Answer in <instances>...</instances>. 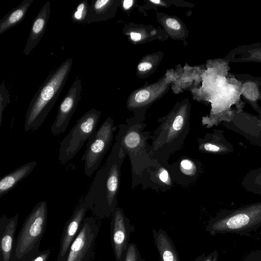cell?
<instances>
[{"label": "cell", "mask_w": 261, "mask_h": 261, "mask_svg": "<svg viewBox=\"0 0 261 261\" xmlns=\"http://www.w3.org/2000/svg\"><path fill=\"white\" fill-rule=\"evenodd\" d=\"M216 259H217V258H216V259H214L213 260H211V259H208V260H206V261H216Z\"/></svg>", "instance_id": "30"}, {"label": "cell", "mask_w": 261, "mask_h": 261, "mask_svg": "<svg viewBox=\"0 0 261 261\" xmlns=\"http://www.w3.org/2000/svg\"><path fill=\"white\" fill-rule=\"evenodd\" d=\"M47 212L45 201L38 202L33 208L15 240L12 261H29L40 252L41 241L46 229Z\"/></svg>", "instance_id": "3"}, {"label": "cell", "mask_w": 261, "mask_h": 261, "mask_svg": "<svg viewBox=\"0 0 261 261\" xmlns=\"http://www.w3.org/2000/svg\"><path fill=\"white\" fill-rule=\"evenodd\" d=\"M189 126H187L185 118L177 115L172 121H167L159 126L152 137V144L150 146L152 155L170 154L182 144L188 133Z\"/></svg>", "instance_id": "7"}, {"label": "cell", "mask_w": 261, "mask_h": 261, "mask_svg": "<svg viewBox=\"0 0 261 261\" xmlns=\"http://www.w3.org/2000/svg\"><path fill=\"white\" fill-rule=\"evenodd\" d=\"M130 37L134 41H139L141 38V35L138 33L132 32L130 33Z\"/></svg>", "instance_id": "27"}, {"label": "cell", "mask_w": 261, "mask_h": 261, "mask_svg": "<svg viewBox=\"0 0 261 261\" xmlns=\"http://www.w3.org/2000/svg\"><path fill=\"white\" fill-rule=\"evenodd\" d=\"M134 1L132 0H125L123 2V7L125 9H129L133 5Z\"/></svg>", "instance_id": "28"}, {"label": "cell", "mask_w": 261, "mask_h": 261, "mask_svg": "<svg viewBox=\"0 0 261 261\" xmlns=\"http://www.w3.org/2000/svg\"><path fill=\"white\" fill-rule=\"evenodd\" d=\"M90 4L87 0L80 1L74 10L71 14L72 20L80 24H87Z\"/></svg>", "instance_id": "17"}, {"label": "cell", "mask_w": 261, "mask_h": 261, "mask_svg": "<svg viewBox=\"0 0 261 261\" xmlns=\"http://www.w3.org/2000/svg\"><path fill=\"white\" fill-rule=\"evenodd\" d=\"M163 257L164 261L173 260V255L172 253L169 251H165L163 253Z\"/></svg>", "instance_id": "26"}, {"label": "cell", "mask_w": 261, "mask_h": 261, "mask_svg": "<svg viewBox=\"0 0 261 261\" xmlns=\"http://www.w3.org/2000/svg\"><path fill=\"white\" fill-rule=\"evenodd\" d=\"M126 153L116 140L103 166L97 171L84 201L97 217H109L116 208L121 167Z\"/></svg>", "instance_id": "1"}, {"label": "cell", "mask_w": 261, "mask_h": 261, "mask_svg": "<svg viewBox=\"0 0 261 261\" xmlns=\"http://www.w3.org/2000/svg\"><path fill=\"white\" fill-rule=\"evenodd\" d=\"M150 1L154 4H159L160 3V1L159 0H150Z\"/></svg>", "instance_id": "29"}, {"label": "cell", "mask_w": 261, "mask_h": 261, "mask_svg": "<svg viewBox=\"0 0 261 261\" xmlns=\"http://www.w3.org/2000/svg\"><path fill=\"white\" fill-rule=\"evenodd\" d=\"M88 210L83 199L75 208L72 215L65 223L56 261H64L72 242L79 232Z\"/></svg>", "instance_id": "11"}, {"label": "cell", "mask_w": 261, "mask_h": 261, "mask_svg": "<svg viewBox=\"0 0 261 261\" xmlns=\"http://www.w3.org/2000/svg\"><path fill=\"white\" fill-rule=\"evenodd\" d=\"M181 166L184 170H187L189 173H190V170L193 171L194 169V164L193 162L188 160H185L181 161Z\"/></svg>", "instance_id": "23"}, {"label": "cell", "mask_w": 261, "mask_h": 261, "mask_svg": "<svg viewBox=\"0 0 261 261\" xmlns=\"http://www.w3.org/2000/svg\"><path fill=\"white\" fill-rule=\"evenodd\" d=\"M82 89V81L76 76L60 104L55 119L50 127L53 135H59L66 130L81 98Z\"/></svg>", "instance_id": "10"}, {"label": "cell", "mask_w": 261, "mask_h": 261, "mask_svg": "<svg viewBox=\"0 0 261 261\" xmlns=\"http://www.w3.org/2000/svg\"><path fill=\"white\" fill-rule=\"evenodd\" d=\"M113 120L108 118L89 138L86 150L82 157L85 175L91 176L100 165L111 145L115 130Z\"/></svg>", "instance_id": "6"}, {"label": "cell", "mask_w": 261, "mask_h": 261, "mask_svg": "<svg viewBox=\"0 0 261 261\" xmlns=\"http://www.w3.org/2000/svg\"><path fill=\"white\" fill-rule=\"evenodd\" d=\"M141 125L130 126L121 125L116 136L125 152L128 154L134 171L137 174L150 163L152 156L150 149H148L147 134L143 132Z\"/></svg>", "instance_id": "5"}, {"label": "cell", "mask_w": 261, "mask_h": 261, "mask_svg": "<svg viewBox=\"0 0 261 261\" xmlns=\"http://www.w3.org/2000/svg\"><path fill=\"white\" fill-rule=\"evenodd\" d=\"M72 62L71 58L66 59L50 72L40 86L25 115V132L36 130L44 122L66 83Z\"/></svg>", "instance_id": "2"}, {"label": "cell", "mask_w": 261, "mask_h": 261, "mask_svg": "<svg viewBox=\"0 0 261 261\" xmlns=\"http://www.w3.org/2000/svg\"><path fill=\"white\" fill-rule=\"evenodd\" d=\"M50 254V249L47 248L43 251H40L35 257L29 261H48Z\"/></svg>", "instance_id": "19"}, {"label": "cell", "mask_w": 261, "mask_h": 261, "mask_svg": "<svg viewBox=\"0 0 261 261\" xmlns=\"http://www.w3.org/2000/svg\"><path fill=\"white\" fill-rule=\"evenodd\" d=\"M243 261H261V249L251 251Z\"/></svg>", "instance_id": "20"}, {"label": "cell", "mask_w": 261, "mask_h": 261, "mask_svg": "<svg viewBox=\"0 0 261 261\" xmlns=\"http://www.w3.org/2000/svg\"><path fill=\"white\" fill-rule=\"evenodd\" d=\"M149 92L147 90H143L138 92L135 95V99L137 102H142L148 99Z\"/></svg>", "instance_id": "21"}, {"label": "cell", "mask_w": 261, "mask_h": 261, "mask_svg": "<svg viewBox=\"0 0 261 261\" xmlns=\"http://www.w3.org/2000/svg\"><path fill=\"white\" fill-rule=\"evenodd\" d=\"M37 164L36 161L30 162L4 176L0 180V197L13 189L18 183L27 177Z\"/></svg>", "instance_id": "14"}, {"label": "cell", "mask_w": 261, "mask_h": 261, "mask_svg": "<svg viewBox=\"0 0 261 261\" xmlns=\"http://www.w3.org/2000/svg\"><path fill=\"white\" fill-rule=\"evenodd\" d=\"M166 24L169 28L179 30L180 28V25L177 21L172 18H169L167 19Z\"/></svg>", "instance_id": "24"}, {"label": "cell", "mask_w": 261, "mask_h": 261, "mask_svg": "<svg viewBox=\"0 0 261 261\" xmlns=\"http://www.w3.org/2000/svg\"><path fill=\"white\" fill-rule=\"evenodd\" d=\"M152 67L151 63L148 62H142L138 65V69L140 71H145L150 69Z\"/></svg>", "instance_id": "25"}, {"label": "cell", "mask_w": 261, "mask_h": 261, "mask_svg": "<svg viewBox=\"0 0 261 261\" xmlns=\"http://www.w3.org/2000/svg\"><path fill=\"white\" fill-rule=\"evenodd\" d=\"M261 226V211H242L231 213L218 218L210 226L211 231L216 233H235L249 236Z\"/></svg>", "instance_id": "8"}, {"label": "cell", "mask_w": 261, "mask_h": 261, "mask_svg": "<svg viewBox=\"0 0 261 261\" xmlns=\"http://www.w3.org/2000/svg\"><path fill=\"white\" fill-rule=\"evenodd\" d=\"M99 228L94 218L85 217L64 261H91Z\"/></svg>", "instance_id": "9"}, {"label": "cell", "mask_w": 261, "mask_h": 261, "mask_svg": "<svg viewBox=\"0 0 261 261\" xmlns=\"http://www.w3.org/2000/svg\"><path fill=\"white\" fill-rule=\"evenodd\" d=\"M101 112L91 109L77 120L69 133L60 142L58 159L64 164L79 152L84 143L96 130Z\"/></svg>", "instance_id": "4"}, {"label": "cell", "mask_w": 261, "mask_h": 261, "mask_svg": "<svg viewBox=\"0 0 261 261\" xmlns=\"http://www.w3.org/2000/svg\"><path fill=\"white\" fill-rule=\"evenodd\" d=\"M50 14V3L47 1L32 22L23 53L27 56L36 46L44 35Z\"/></svg>", "instance_id": "13"}, {"label": "cell", "mask_w": 261, "mask_h": 261, "mask_svg": "<svg viewBox=\"0 0 261 261\" xmlns=\"http://www.w3.org/2000/svg\"><path fill=\"white\" fill-rule=\"evenodd\" d=\"M33 0H23L12 8L0 20V34L20 22L25 17Z\"/></svg>", "instance_id": "15"}, {"label": "cell", "mask_w": 261, "mask_h": 261, "mask_svg": "<svg viewBox=\"0 0 261 261\" xmlns=\"http://www.w3.org/2000/svg\"><path fill=\"white\" fill-rule=\"evenodd\" d=\"M159 177L162 182L168 185L170 184L168 173L165 169H161L159 173Z\"/></svg>", "instance_id": "22"}, {"label": "cell", "mask_w": 261, "mask_h": 261, "mask_svg": "<svg viewBox=\"0 0 261 261\" xmlns=\"http://www.w3.org/2000/svg\"><path fill=\"white\" fill-rule=\"evenodd\" d=\"M10 102V99L9 91L6 89L4 83L2 82L0 86V126L3 120V112Z\"/></svg>", "instance_id": "18"}, {"label": "cell", "mask_w": 261, "mask_h": 261, "mask_svg": "<svg viewBox=\"0 0 261 261\" xmlns=\"http://www.w3.org/2000/svg\"><path fill=\"white\" fill-rule=\"evenodd\" d=\"M111 3L110 0H93L90 4L87 24L105 20L108 17Z\"/></svg>", "instance_id": "16"}, {"label": "cell", "mask_w": 261, "mask_h": 261, "mask_svg": "<svg viewBox=\"0 0 261 261\" xmlns=\"http://www.w3.org/2000/svg\"><path fill=\"white\" fill-rule=\"evenodd\" d=\"M18 217L17 213L10 218L3 215L0 218V261H12Z\"/></svg>", "instance_id": "12"}]
</instances>
